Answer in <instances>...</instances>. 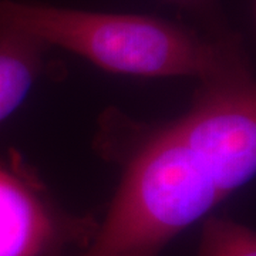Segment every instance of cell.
<instances>
[{"label":"cell","instance_id":"277c9868","mask_svg":"<svg viewBox=\"0 0 256 256\" xmlns=\"http://www.w3.org/2000/svg\"><path fill=\"white\" fill-rule=\"evenodd\" d=\"M57 234V220L40 192L0 165V256H44Z\"/></svg>","mask_w":256,"mask_h":256},{"label":"cell","instance_id":"5b68a950","mask_svg":"<svg viewBox=\"0 0 256 256\" xmlns=\"http://www.w3.org/2000/svg\"><path fill=\"white\" fill-rule=\"evenodd\" d=\"M43 48L36 38L0 24V122L28 97L42 70Z\"/></svg>","mask_w":256,"mask_h":256},{"label":"cell","instance_id":"3957f363","mask_svg":"<svg viewBox=\"0 0 256 256\" xmlns=\"http://www.w3.org/2000/svg\"><path fill=\"white\" fill-rule=\"evenodd\" d=\"M201 82L191 108L171 124L224 201L255 174V86L246 58Z\"/></svg>","mask_w":256,"mask_h":256},{"label":"cell","instance_id":"6da1fadb","mask_svg":"<svg viewBox=\"0 0 256 256\" xmlns=\"http://www.w3.org/2000/svg\"><path fill=\"white\" fill-rule=\"evenodd\" d=\"M0 24L102 70L141 77L205 78L240 62L236 40L206 37L164 18L0 0Z\"/></svg>","mask_w":256,"mask_h":256},{"label":"cell","instance_id":"52a82bcc","mask_svg":"<svg viewBox=\"0 0 256 256\" xmlns=\"http://www.w3.org/2000/svg\"><path fill=\"white\" fill-rule=\"evenodd\" d=\"M170 2L192 12H206L215 3V0H170Z\"/></svg>","mask_w":256,"mask_h":256},{"label":"cell","instance_id":"8992f818","mask_svg":"<svg viewBox=\"0 0 256 256\" xmlns=\"http://www.w3.org/2000/svg\"><path fill=\"white\" fill-rule=\"evenodd\" d=\"M196 256H256L255 232L236 220L208 218Z\"/></svg>","mask_w":256,"mask_h":256},{"label":"cell","instance_id":"7a4b0ae2","mask_svg":"<svg viewBox=\"0 0 256 256\" xmlns=\"http://www.w3.org/2000/svg\"><path fill=\"white\" fill-rule=\"evenodd\" d=\"M220 201L208 174L170 124L128 161L102 225L80 256H160Z\"/></svg>","mask_w":256,"mask_h":256}]
</instances>
